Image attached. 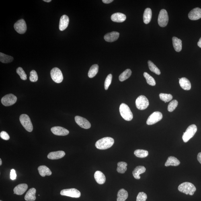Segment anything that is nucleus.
I'll return each mask as SVG.
<instances>
[{
	"mask_svg": "<svg viewBox=\"0 0 201 201\" xmlns=\"http://www.w3.org/2000/svg\"><path fill=\"white\" fill-rule=\"evenodd\" d=\"M131 70L127 69L120 74L119 77V79L121 82L124 81L127 79L132 75Z\"/></svg>",
	"mask_w": 201,
	"mask_h": 201,
	"instance_id": "473e14b6",
	"label": "nucleus"
},
{
	"mask_svg": "<svg viewBox=\"0 0 201 201\" xmlns=\"http://www.w3.org/2000/svg\"><path fill=\"white\" fill-rule=\"evenodd\" d=\"M75 120L76 123L82 128L88 129L91 128L90 123L86 119L83 117L76 116L75 117Z\"/></svg>",
	"mask_w": 201,
	"mask_h": 201,
	"instance_id": "ddd939ff",
	"label": "nucleus"
},
{
	"mask_svg": "<svg viewBox=\"0 0 201 201\" xmlns=\"http://www.w3.org/2000/svg\"><path fill=\"white\" fill-rule=\"evenodd\" d=\"M114 143V139L111 137H105L98 140L95 146L99 149L105 150L112 147Z\"/></svg>",
	"mask_w": 201,
	"mask_h": 201,
	"instance_id": "f257e3e1",
	"label": "nucleus"
},
{
	"mask_svg": "<svg viewBox=\"0 0 201 201\" xmlns=\"http://www.w3.org/2000/svg\"><path fill=\"white\" fill-rule=\"evenodd\" d=\"M15 31L20 34H24L27 31V25L25 21L23 19L18 21L14 25Z\"/></svg>",
	"mask_w": 201,
	"mask_h": 201,
	"instance_id": "f8f14e48",
	"label": "nucleus"
},
{
	"mask_svg": "<svg viewBox=\"0 0 201 201\" xmlns=\"http://www.w3.org/2000/svg\"><path fill=\"white\" fill-rule=\"evenodd\" d=\"M36 189L34 188H30L26 193L25 199L27 201H34L36 200Z\"/></svg>",
	"mask_w": 201,
	"mask_h": 201,
	"instance_id": "4be33fe9",
	"label": "nucleus"
},
{
	"mask_svg": "<svg viewBox=\"0 0 201 201\" xmlns=\"http://www.w3.org/2000/svg\"><path fill=\"white\" fill-rule=\"evenodd\" d=\"M98 69L99 66L97 64H93L92 66L88 72V77L89 78H93L95 77L98 73Z\"/></svg>",
	"mask_w": 201,
	"mask_h": 201,
	"instance_id": "c756f323",
	"label": "nucleus"
},
{
	"mask_svg": "<svg viewBox=\"0 0 201 201\" xmlns=\"http://www.w3.org/2000/svg\"><path fill=\"white\" fill-rule=\"evenodd\" d=\"M197 131V127L196 125L192 124L187 128L186 131L183 133L182 138L185 143L188 142L192 138Z\"/></svg>",
	"mask_w": 201,
	"mask_h": 201,
	"instance_id": "20e7f679",
	"label": "nucleus"
},
{
	"mask_svg": "<svg viewBox=\"0 0 201 201\" xmlns=\"http://www.w3.org/2000/svg\"><path fill=\"white\" fill-rule=\"evenodd\" d=\"M148 66L150 71L153 72L158 75L161 74V71L157 66L154 64L151 60L148 61Z\"/></svg>",
	"mask_w": 201,
	"mask_h": 201,
	"instance_id": "f704fd0d",
	"label": "nucleus"
},
{
	"mask_svg": "<svg viewBox=\"0 0 201 201\" xmlns=\"http://www.w3.org/2000/svg\"><path fill=\"white\" fill-rule=\"evenodd\" d=\"M38 171L41 176L44 177L47 176H50L52 174V171H51L48 167L46 166L42 165L39 167L38 168Z\"/></svg>",
	"mask_w": 201,
	"mask_h": 201,
	"instance_id": "393cba45",
	"label": "nucleus"
},
{
	"mask_svg": "<svg viewBox=\"0 0 201 201\" xmlns=\"http://www.w3.org/2000/svg\"><path fill=\"white\" fill-rule=\"evenodd\" d=\"M134 154L137 157L144 158L148 157V155H149V153L146 150L137 149L134 151Z\"/></svg>",
	"mask_w": 201,
	"mask_h": 201,
	"instance_id": "72a5a7b5",
	"label": "nucleus"
},
{
	"mask_svg": "<svg viewBox=\"0 0 201 201\" xmlns=\"http://www.w3.org/2000/svg\"><path fill=\"white\" fill-rule=\"evenodd\" d=\"M147 198V195L143 192L138 193L136 198V201H146Z\"/></svg>",
	"mask_w": 201,
	"mask_h": 201,
	"instance_id": "79ce46f5",
	"label": "nucleus"
},
{
	"mask_svg": "<svg viewBox=\"0 0 201 201\" xmlns=\"http://www.w3.org/2000/svg\"><path fill=\"white\" fill-rule=\"evenodd\" d=\"M2 164V159H0V165H1Z\"/></svg>",
	"mask_w": 201,
	"mask_h": 201,
	"instance_id": "8fccbe9b",
	"label": "nucleus"
},
{
	"mask_svg": "<svg viewBox=\"0 0 201 201\" xmlns=\"http://www.w3.org/2000/svg\"><path fill=\"white\" fill-rule=\"evenodd\" d=\"M178 105V102L177 100H173L169 103L168 107V110L170 112L174 111Z\"/></svg>",
	"mask_w": 201,
	"mask_h": 201,
	"instance_id": "4c0bfd02",
	"label": "nucleus"
},
{
	"mask_svg": "<svg viewBox=\"0 0 201 201\" xmlns=\"http://www.w3.org/2000/svg\"><path fill=\"white\" fill-rule=\"evenodd\" d=\"M69 19L66 15H63L60 18L59 28L60 30L63 31L67 28L69 24Z\"/></svg>",
	"mask_w": 201,
	"mask_h": 201,
	"instance_id": "f3484780",
	"label": "nucleus"
},
{
	"mask_svg": "<svg viewBox=\"0 0 201 201\" xmlns=\"http://www.w3.org/2000/svg\"><path fill=\"white\" fill-rule=\"evenodd\" d=\"M173 48L177 52H180L182 50V41L176 37H173L172 38Z\"/></svg>",
	"mask_w": 201,
	"mask_h": 201,
	"instance_id": "bb28decb",
	"label": "nucleus"
},
{
	"mask_svg": "<svg viewBox=\"0 0 201 201\" xmlns=\"http://www.w3.org/2000/svg\"><path fill=\"white\" fill-rule=\"evenodd\" d=\"M13 60V57L6 55L1 52L0 53V61L2 63H9L12 62Z\"/></svg>",
	"mask_w": 201,
	"mask_h": 201,
	"instance_id": "7c9ffc66",
	"label": "nucleus"
},
{
	"mask_svg": "<svg viewBox=\"0 0 201 201\" xmlns=\"http://www.w3.org/2000/svg\"><path fill=\"white\" fill-rule=\"evenodd\" d=\"M112 75L111 74H109V75L107 76L106 79H105L104 83L105 89L106 90L108 89L111 83H112Z\"/></svg>",
	"mask_w": 201,
	"mask_h": 201,
	"instance_id": "ea45409f",
	"label": "nucleus"
},
{
	"mask_svg": "<svg viewBox=\"0 0 201 201\" xmlns=\"http://www.w3.org/2000/svg\"><path fill=\"white\" fill-rule=\"evenodd\" d=\"M163 114L161 112H154L148 118L146 123L149 125L155 124L160 121L163 118Z\"/></svg>",
	"mask_w": 201,
	"mask_h": 201,
	"instance_id": "9b49d317",
	"label": "nucleus"
},
{
	"mask_svg": "<svg viewBox=\"0 0 201 201\" xmlns=\"http://www.w3.org/2000/svg\"><path fill=\"white\" fill-rule=\"evenodd\" d=\"M136 105L138 110H145L149 106V101L144 95H140L136 99Z\"/></svg>",
	"mask_w": 201,
	"mask_h": 201,
	"instance_id": "423d86ee",
	"label": "nucleus"
},
{
	"mask_svg": "<svg viewBox=\"0 0 201 201\" xmlns=\"http://www.w3.org/2000/svg\"><path fill=\"white\" fill-rule=\"evenodd\" d=\"M65 155V153L63 151L53 152L48 154V158L50 159H58L62 158Z\"/></svg>",
	"mask_w": 201,
	"mask_h": 201,
	"instance_id": "6ab92c4d",
	"label": "nucleus"
},
{
	"mask_svg": "<svg viewBox=\"0 0 201 201\" xmlns=\"http://www.w3.org/2000/svg\"><path fill=\"white\" fill-rule=\"evenodd\" d=\"M128 197V193L126 190L123 188L119 190L118 194L117 201H125Z\"/></svg>",
	"mask_w": 201,
	"mask_h": 201,
	"instance_id": "c85d7f7f",
	"label": "nucleus"
},
{
	"mask_svg": "<svg viewBox=\"0 0 201 201\" xmlns=\"http://www.w3.org/2000/svg\"><path fill=\"white\" fill-rule=\"evenodd\" d=\"M50 75L53 80L56 83H60L63 80V74L61 70L58 68H54L51 70Z\"/></svg>",
	"mask_w": 201,
	"mask_h": 201,
	"instance_id": "6e6552de",
	"label": "nucleus"
},
{
	"mask_svg": "<svg viewBox=\"0 0 201 201\" xmlns=\"http://www.w3.org/2000/svg\"><path fill=\"white\" fill-rule=\"evenodd\" d=\"M179 83L181 87L185 90H190L191 88L190 82L186 78H181L179 80Z\"/></svg>",
	"mask_w": 201,
	"mask_h": 201,
	"instance_id": "5701e85b",
	"label": "nucleus"
},
{
	"mask_svg": "<svg viewBox=\"0 0 201 201\" xmlns=\"http://www.w3.org/2000/svg\"><path fill=\"white\" fill-rule=\"evenodd\" d=\"M128 164L125 162H120L118 163L117 170L118 173H124L127 170Z\"/></svg>",
	"mask_w": 201,
	"mask_h": 201,
	"instance_id": "2f4dec72",
	"label": "nucleus"
},
{
	"mask_svg": "<svg viewBox=\"0 0 201 201\" xmlns=\"http://www.w3.org/2000/svg\"><path fill=\"white\" fill-rule=\"evenodd\" d=\"M189 18L192 20H197L201 18V9L196 8L189 13Z\"/></svg>",
	"mask_w": 201,
	"mask_h": 201,
	"instance_id": "2eb2a0df",
	"label": "nucleus"
},
{
	"mask_svg": "<svg viewBox=\"0 0 201 201\" xmlns=\"http://www.w3.org/2000/svg\"><path fill=\"white\" fill-rule=\"evenodd\" d=\"M197 159L198 161L201 164V152L198 153Z\"/></svg>",
	"mask_w": 201,
	"mask_h": 201,
	"instance_id": "a18cd8bd",
	"label": "nucleus"
},
{
	"mask_svg": "<svg viewBox=\"0 0 201 201\" xmlns=\"http://www.w3.org/2000/svg\"><path fill=\"white\" fill-rule=\"evenodd\" d=\"M152 16V11L151 8H147L144 11L143 15V20L144 23L148 24L151 21Z\"/></svg>",
	"mask_w": 201,
	"mask_h": 201,
	"instance_id": "cd10ccee",
	"label": "nucleus"
},
{
	"mask_svg": "<svg viewBox=\"0 0 201 201\" xmlns=\"http://www.w3.org/2000/svg\"><path fill=\"white\" fill-rule=\"evenodd\" d=\"M178 190L181 192L187 195L192 196L196 190V187L192 183L188 182H184L179 185Z\"/></svg>",
	"mask_w": 201,
	"mask_h": 201,
	"instance_id": "f03ea898",
	"label": "nucleus"
},
{
	"mask_svg": "<svg viewBox=\"0 0 201 201\" xmlns=\"http://www.w3.org/2000/svg\"><path fill=\"white\" fill-rule=\"evenodd\" d=\"M17 177V174L16 171L14 169L11 170L10 173V178L12 180H15L16 179Z\"/></svg>",
	"mask_w": 201,
	"mask_h": 201,
	"instance_id": "c03bdc74",
	"label": "nucleus"
},
{
	"mask_svg": "<svg viewBox=\"0 0 201 201\" xmlns=\"http://www.w3.org/2000/svg\"><path fill=\"white\" fill-rule=\"evenodd\" d=\"M143 76L145 78L146 82H147V83L148 84L153 86L156 85V83L155 79L149 74L147 73H144Z\"/></svg>",
	"mask_w": 201,
	"mask_h": 201,
	"instance_id": "c9c22d12",
	"label": "nucleus"
},
{
	"mask_svg": "<svg viewBox=\"0 0 201 201\" xmlns=\"http://www.w3.org/2000/svg\"><path fill=\"white\" fill-rule=\"evenodd\" d=\"M28 188V185L26 184H19L15 187L13 189V192L15 194L22 195L26 192Z\"/></svg>",
	"mask_w": 201,
	"mask_h": 201,
	"instance_id": "aec40b11",
	"label": "nucleus"
},
{
	"mask_svg": "<svg viewBox=\"0 0 201 201\" xmlns=\"http://www.w3.org/2000/svg\"><path fill=\"white\" fill-rule=\"evenodd\" d=\"M119 111L121 116L125 120L130 121L133 118V114L128 105L122 103L120 106Z\"/></svg>",
	"mask_w": 201,
	"mask_h": 201,
	"instance_id": "7ed1b4c3",
	"label": "nucleus"
},
{
	"mask_svg": "<svg viewBox=\"0 0 201 201\" xmlns=\"http://www.w3.org/2000/svg\"><path fill=\"white\" fill-rule=\"evenodd\" d=\"M103 3L106 4L110 3L113 1V0H103Z\"/></svg>",
	"mask_w": 201,
	"mask_h": 201,
	"instance_id": "49530a36",
	"label": "nucleus"
},
{
	"mask_svg": "<svg viewBox=\"0 0 201 201\" xmlns=\"http://www.w3.org/2000/svg\"><path fill=\"white\" fill-rule=\"evenodd\" d=\"M146 169L144 166H138L134 169L132 173L134 178L136 179H139L140 178V174L145 172Z\"/></svg>",
	"mask_w": 201,
	"mask_h": 201,
	"instance_id": "b1692460",
	"label": "nucleus"
},
{
	"mask_svg": "<svg viewBox=\"0 0 201 201\" xmlns=\"http://www.w3.org/2000/svg\"><path fill=\"white\" fill-rule=\"evenodd\" d=\"M19 120L25 130L28 132H32L33 126L30 117L28 115L26 114L21 115L19 117Z\"/></svg>",
	"mask_w": 201,
	"mask_h": 201,
	"instance_id": "39448f33",
	"label": "nucleus"
},
{
	"mask_svg": "<svg viewBox=\"0 0 201 201\" xmlns=\"http://www.w3.org/2000/svg\"><path fill=\"white\" fill-rule=\"evenodd\" d=\"M180 162L176 158L173 157V156H170L168 158L165 164V165L166 167H168L169 166H177L180 164Z\"/></svg>",
	"mask_w": 201,
	"mask_h": 201,
	"instance_id": "a878e982",
	"label": "nucleus"
},
{
	"mask_svg": "<svg viewBox=\"0 0 201 201\" xmlns=\"http://www.w3.org/2000/svg\"><path fill=\"white\" fill-rule=\"evenodd\" d=\"M38 77L37 72L35 70H32L30 73V80L32 82H36L38 81Z\"/></svg>",
	"mask_w": 201,
	"mask_h": 201,
	"instance_id": "a19ab883",
	"label": "nucleus"
},
{
	"mask_svg": "<svg viewBox=\"0 0 201 201\" xmlns=\"http://www.w3.org/2000/svg\"><path fill=\"white\" fill-rule=\"evenodd\" d=\"M168 21L169 17L167 11L164 9L161 10L158 17V23L159 26L162 27L166 26Z\"/></svg>",
	"mask_w": 201,
	"mask_h": 201,
	"instance_id": "0eeeda50",
	"label": "nucleus"
},
{
	"mask_svg": "<svg viewBox=\"0 0 201 201\" xmlns=\"http://www.w3.org/2000/svg\"><path fill=\"white\" fill-rule=\"evenodd\" d=\"M17 99L16 96L10 93L3 97L1 99V103L5 106H9L15 104L17 102Z\"/></svg>",
	"mask_w": 201,
	"mask_h": 201,
	"instance_id": "1a4fd4ad",
	"label": "nucleus"
},
{
	"mask_svg": "<svg viewBox=\"0 0 201 201\" xmlns=\"http://www.w3.org/2000/svg\"><path fill=\"white\" fill-rule=\"evenodd\" d=\"M0 136L2 138L5 140H8L10 138V136L8 133L5 131H2L0 133Z\"/></svg>",
	"mask_w": 201,
	"mask_h": 201,
	"instance_id": "37998d69",
	"label": "nucleus"
},
{
	"mask_svg": "<svg viewBox=\"0 0 201 201\" xmlns=\"http://www.w3.org/2000/svg\"><path fill=\"white\" fill-rule=\"evenodd\" d=\"M60 194L73 198H79L81 196V192L75 188L64 189L60 192Z\"/></svg>",
	"mask_w": 201,
	"mask_h": 201,
	"instance_id": "9d476101",
	"label": "nucleus"
},
{
	"mask_svg": "<svg viewBox=\"0 0 201 201\" xmlns=\"http://www.w3.org/2000/svg\"><path fill=\"white\" fill-rule=\"evenodd\" d=\"M94 178L96 182L99 184H104L106 181L104 174L101 171H97L94 173Z\"/></svg>",
	"mask_w": 201,
	"mask_h": 201,
	"instance_id": "412c9836",
	"label": "nucleus"
},
{
	"mask_svg": "<svg viewBox=\"0 0 201 201\" xmlns=\"http://www.w3.org/2000/svg\"><path fill=\"white\" fill-rule=\"evenodd\" d=\"M17 73L20 76L21 79L23 80H26L27 79V76L25 72L21 67H19L17 68L16 70Z\"/></svg>",
	"mask_w": 201,
	"mask_h": 201,
	"instance_id": "58836bf2",
	"label": "nucleus"
},
{
	"mask_svg": "<svg viewBox=\"0 0 201 201\" xmlns=\"http://www.w3.org/2000/svg\"><path fill=\"white\" fill-rule=\"evenodd\" d=\"M52 133L57 136H66L69 134V132L66 129L60 126H55L51 129Z\"/></svg>",
	"mask_w": 201,
	"mask_h": 201,
	"instance_id": "4468645a",
	"label": "nucleus"
},
{
	"mask_svg": "<svg viewBox=\"0 0 201 201\" xmlns=\"http://www.w3.org/2000/svg\"><path fill=\"white\" fill-rule=\"evenodd\" d=\"M119 35V33L118 32H113L105 34L104 36V39L107 42H114L118 39Z\"/></svg>",
	"mask_w": 201,
	"mask_h": 201,
	"instance_id": "dca6fc26",
	"label": "nucleus"
},
{
	"mask_svg": "<svg viewBox=\"0 0 201 201\" xmlns=\"http://www.w3.org/2000/svg\"><path fill=\"white\" fill-rule=\"evenodd\" d=\"M159 96L161 100L164 101L165 103L169 102L173 98L172 95L170 94H167V93H160Z\"/></svg>",
	"mask_w": 201,
	"mask_h": 201,
	"instance_id": "e433bc0d",
	"label": "nucleus"
},
{
	"mask_svg": "<svg viewBox=\"0 0 201 201\" xmlns=\"http://www.w3.org/2000/svg\"><path fill=\"white\" fill-rule=\"evenodd\" d=\"M44 2H47V3H50V2H51V0H44Z\"/></svg>",
	"mask_w": 201,
	"mask_h": 201,
	"instance_id": "09e8293b",
	"label": "nucleus"
},
{
	"mask_svg": "<svg viewBox=\"0 0 201 201\" xmlns=\"http://www.w3.org/2000/svg\"><path fill=\"white\" fill-rule=\"evenodd\" d=\"M126 17L123 13H114L111 17V19L113 22L122 23L126 20Z\"/></svg>",
	"mask_w": 201,
	"mask_h": 201,
	"instance_id": "a211bd4d",
	"label": "nucleus"
},
{
	"mask_svg": "<svg viewBox=\"0 0 201 201\" xmlns=\"http://www.w3.org/2000/svg\"><path fill=\"white\" fill-rule=\"evenodd\" d=\"M198 46L200 48H201V38L199 40L198 42Z\"/></svg>",
	"mask_w": 201,
	"mask_h": 201,
	"instance_id": "de8ad7c7",
	"label": "nucleus"
},
{
	"mask_svg": "<svg viewBox=\"0 0 201 201\" xmlns=\"http://www.w3.org/2000/svg\"><path fill=\"white\" fill-rule=\"evenodd\" d=\"M0 201H2V200H0Z\"/></svg>",
	"mask_w": 201,
	"mask_h": 201,
	"instance_id": "3c124183",
	"label": "nucleus"
}]
</instances>
